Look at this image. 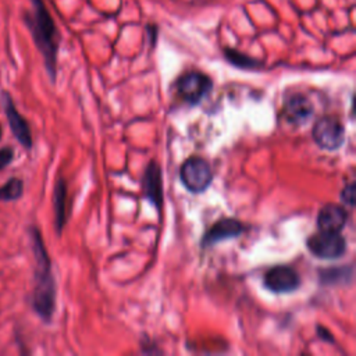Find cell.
<instances>
[{"mask_svg":"<svg viewBox=\"0 0 356 356\" xmlns=\"http://www.w3.org/2000/svg\"><path fill=\"white\" fill-rule=\"evenodd\" d=\"M28 234L35 259V286L31 295V306L44 323H50L56 310L57 292L51 273V260L38 227L31 225Z\"/></svg>","mask_w":356,"mask_h":356,"instance_id":"6da1fadb","label":"cell"},{"mask_svg":"<svg viewBox=\"0 0 356 356\" xmlns=\"http://www.w3.org/2000/svg\"><path fill=\"white\" fill-rule=\"evenodd\" d=\"M32 11L25 14V22L32 33L36 47L43 56L44 65L50 79L54 82L57 75L58 33L56 24L47 11L43 0H31Z\"/></svg>","mask_w":356,"mask_h":356,"instance_id":"7a4b0ae2","label":"cell"},{"mask_svg":"<svg viewBox=\"0 0 356 356\" xmlns=\"http://www.w3.org/2000/svg\"><path fill=\"white\" fill-rule=\"evenodd\" d=\"M179 178L188 191L199 193L206 191L211 184L213 172L210 164L204 159L192 156L181 165Z\"/></svg>","mask_w":356,"mask_h":356,"instance_id":"3957f363","label":"cell"},{"mask_svg":"<svg viewBox=\"0 0 356 356\" xmlns=\"http://www.w3.org/2000/svg\"><path fill=\"white\" fill-rule=\"evenodd\" d=\"M312 135L321 149L335 150L345 140V128L337 117L324 115L314 122Z\"/></svg>","mask_w":356,"mask_h":356,"instance_id":"277c9868","label":"cell"},{"mask_svg":"<svg viewBox=\"0 0 356 356\" xmlns=\"http://www.w3.org/2000/svg\"><path fill=\"white\" fill-rule=\"evenodd\" d=\"M211 79L199 71L186 72L177 81V92L179 97L192 106L197 104L211 90Z\"/></svg>","mask_w":356,"mask_h":356,"instance_id":"5b68a950","label":"cell"},{"mask_svg":"<svg viewBox=\"0 0 356 356\" xmlns=\"http://www.w3.org/2000/svg\"><path fill=\"white\" fill-rule=\"evenodd\" d=\"M306 245L307 249L320 259H338L346 250V239L339 232L320 231L312 235Z\"/></svg>","mask_w":356,"mask_h":356,"instance_id":"8992f818","label":"cell"},{"mask_svg":"<svg viewBox=\"0 0 356 356\" xmlns=\"http://www.w3.org/2000/svg\"><path fill=\"white\" fill-rule=\"evenodd\" d=\"M1 102H3V110L6 114V118L8 121V127L14 135V138L19 142V145L26 149L31 150L32 145H33V139H32V132H31V127L26 121V118L24 115H21V113L18 111L11 95L6 90L1 92Z\"/></svg>","mask_w":356,"mask_h":356,"instance_id":"52a82bcc","label":"cell"},{"mask_svg":"<svg viewBox=\"0 0 356 356\" xmlns=\"http://www.w3.org/2000/svg\"><path fill=\"white\" fill-rule=\"evenodd\" d=\"M264 285L275 293H286L298 289L300 277L289 266H274L264 274Z\"/></svg>","mask_w":356,"mask_h":356,"instance_id":"ba28073f","label":"cell"},{"mask_svg":"<svg viewBox=\"0 0 356 356\" xmlns=\"http://www.w3.org/2000/svg\"><path fill=\"white\" fill-rule=\"evenodd\" d=\"M245 227L241 224V221L235 218H221L217 222H214L210 229L204 234L200 245L204 246H213L217 242L239 236L243 232Z\"/></svg>","mask_w":356,"mask_h":356,"instance_id":"9c48e42d","label":"cell"},{"mask_svg":"<svg viewBox=\"0 0 356 356\" xmlns=\"http://www.w3.org/2000/svg\"><path fill=\"white\" fill-rule=\"evenodd\" d=\"M348 221V211L337 203L324 204L317 216V227L320 231L339 232Z\"/></svg>","mask_w":356,"mask_h":356,"instance_id":"30bf717a","label":"cell"},{"mask_svg":"<svg viewBox=\"0 0 356 356\" xmlns=\"http://www.w3.org/2000/svg\"><path fill=\"white\" fill-rule=\"evenodd\" d=\"M143 195L156 207L160 209L163 204V179L160 167L152 161L143 174Z\"/></svg>","mask_w":356,"mask_h":356,"instance_id":"8fae6325","label":"cell"},{"mask_svg":"<svg viewBox=\"0 0 356 356\" xmlns=\"http://www.w3.org/2000/svg\"><path fill=\"white\" fill-rule=\"evenodd\" d=\"M312 114H313V104L306 96L300 93H295L285 100L284 115L286 121H289L291 124H303L312 117Z\"/></svg>","mask_w":356,"mask_h":356,"instance_id":"7c38bea8","label":"cell"},{"mask_svg":"<svg viewBox=\"0 0 356 356\" xmlns=\"http://www.w3.org/2000/svg\"><path fill=\"white\" fill-rule=\"evenodd\" d=\"M53 209H54V228L60 235L67 221V182L58 178L53 191Z\"/></svg>","mask_w":356,"mask_h":356,"instance_id":"4fadbf2b","label":"cell"},{"mask_svg":"<svg viewBox=\"0 0 356 356\" xmlns=\"http://www.w3.org/2000/svg\"><path fill=\"white\" fill-rule=\"evenodd\" d=\"M24 195V181L18 177L8 178L0 185V202L18 200Z\"/></svg>","mask_w":356,"mask_h":356,"instance_id":"5bb4252c","label":"cell"},{"mask_svg":"<svg viewBox=\"0 0 356 356\" xmlns=\"http://www.w3.org/2000/svg\"><path fill=\"white\" fill-rule=\"evenodd\" d=\"M348 271H352V268L348 267H335V268H327L324 271H320L321 282L324 284H337V282H345L346 278H352V274L346 275Z\"/></svg>","mask_w":356,"mask_h":356,"instance_id":"9a60e30c","label":"cell"},{"mask_svg":"<svg viewBox=\"0 0 356 356\" xmlns=\"http://www.w3.org/2000/svg\"><path fill=\"white\" fill-rule=\"evenodd\" d=\"M225 57L231 64H234L236 67H241V68H254V67L259 65L257 60L250 58L245 54H241L236 50H227Z\"/></svg>","mask_w":356,"mask_h":356,"instance_id":"2e32d148","label":"cell"},{"mask_svg":"<svg viewBox=\"0 0 356 356\" xmlns=\"http://www.w3.org/2000/svg\"><path fill=\"white\" fill-rule=\"evenodd\" d=\"M14 160V149L10 146L0 149V171L4 170Z\"/></svg>","mask_w":356,"mask_h":356,"instance_id":"e0dca14e","label":"cell"},{"mask_svg":"<svg viewBox=\"0 0 356 356\" xmlns=\"http://www.w3.org/2000/svg\"><path fill=\"white\" fill-rule=\"evenodd\" d=\"M341 200L349 206L355 204V184H348L341 192Z\"/></svg>","mask_w":356,"mask_h":356,"instance_id":"ac0fdd59","label":"cell"},{"mask_svg":"<svg viewBox=\"0 0 356 356\" xmlns=\"http://www.w3.org/2000/svg\"><path fill=\"white\" fill-rule=\"evenodd\" d=\"M1 138H3V127L0 124V140H1Z\"/></svg>","mask_w":356,"mask_h":356,"instance_id":"d6986e66","label":"cell"}]
</instances>
